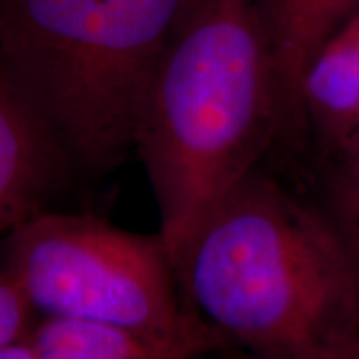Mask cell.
<instances>
[{
	"label": "cell",
	"instance_id": "1",
	"mask_svg": "<svg viewBox=\"0 0 359 359\" xmlns=\"http://www.w3.org/2000/svg\"><path fill=\"white\" fill-rule=\"evenodd\" d=\"M285 128L257 0H192L144 82L134 152L170 259Z\"/></svg>",
	"mask_w": 359,
	"mask_h": 359
},
{
	"label": "cell",
	"instance_id": "2",
	"mask_svg": "<svg viewBox=\"0 0 359 359\" xmlns=\"http://www.w3.org/2000/svg\"><path fill=\"white\" fill-rule=\"evenodd\" d=\"M174 271L186 309L248 358H294L359 335L349 238L257 170L202 219Z\"/></svg>",
	"mask_w": 359,
	"mask_h": 359
},
{
	"label": "cell",
	"instance_id": "3",
	"mask_svg": "<svg viewBox=\"0 0 359 359\" xmlns=\"http://www.w3.org/2000/svg\"><path fill=\"white\" fill-rule=\"evenodd\" d=\"M192 0H0V62L78 174L134 150L144 82Z\"/></svg>",
	"mask_w": 359,
	"mask_h": 359
},
{
	"label": "cell",
	"instance_id": "4",
	"mask_svg": "<svg viewBox=\"0 0 359 359\" xmlns=\"http://www.w3.org/2000/svg\"><path fill=\"white\" fill-rule=\"evenodd\" d=\"M2 266L36 316L150 337L210 332L184 306L160 233L144 236L88 214L44 210L4 236Z\"/></svg>",
	"mask_w": 359,
	"mask_h": 359
},
{
	"label": "cell",
	"instance_id": "5",
	"mask_svg": "<svg viewBox=\"0 0 359 359\" xmlns=\"http://www.w3.org/2000/svg\"><path fill=\"white\" fill-rule=\"evenodd\" d=\"M72 168L0 62V236L46 210Z\"/></svg>",
	"mask_w": 359,
	"mask_h": 359
},
{
	"label": "cell",
	"instance_id": "6",
	"mask_svg": "<svg viewBox=\"0 0 359 359\" xmlns=\"http://www.w3.org/2000/svg\"><path fill=\"white\" fill-rule=\"evenodd\" d=\"M210 332L150 337L100 323L39 316L25 334L0 346V359H196L219 349Z\"/></svg>",
	"mask_w": 359,
	"mask_h": 359
},
{
	"label": "cell",
	"instance_id": "7",
	"mask_svg": "<svg viewBox=\"0 0 359 359\" xmlns=\"http://www.w3.org/2000/svg\"><path fill=\"white\" fill-rule=\"evenodd\" d=\"M282 90L285 128L302 126V84L323 42L359 11V0H257Z\"/></svg>",
	"mask_w": 359,
	"mask_h": 359
},
{
	"label": "cell",
	"instance_id": "8",
	"mask_svg": "<svg viewBox=\"0 0 359 359\" xmlns=\"http://www.w3.org/2000/svg\"><path fill=\"white\" fill-rule=\"evenodd\" d=\"M330 148L359 130V11L323 42L302 84V124Z\"/></svg>",
	"mask_w": 359,
	"mask_h": 359
},
{
	"label": "cell",
	"instance_id": "9",
	"mask_svg": "<svg viewBox=\"0 0 359 359\" xmlns=\"http://www.w3.org/2000/svg\"><path fill=\"white\" fill-rule=\"evenodd\" d=\"M36 311L28 304L8 269L0 264V346L22 335L36 320Z\"/></svg>",
	"mask_w": 359,
	"mask_h": 359
},
{
	"label": "cell",
	"instance_id": "10",
	"mask_svg": "<svg viewBox=\"0 0 359 359\" xmlns=\"http://www.w3.org/2000/svg\"><path fill=\"white\" fill-rule=\"evenodd\" d=\"M335 156V192L351 218H359V130L332 148Z\"/></svg>",
	"mask_w": 359,
	"mask_h": 359
},
{
	"label": "cell",
	"instance_id": "11",
	"mask_svg": "<svg viewBox=\"0 0 359 359\" xmlns=\"http://www.w3.org/2000/svg\"><path fill=\"white\" fill-rule=\"evenodd\" d=\"M244 359H262V358H248ZM280 359H359V335L347 339L344 344H337L327 349H320L313 353H304V355H294V358H280Z\"/></svg>",
	"mask_w": 359,
	"mask_h": 359
},
{
	"label": "cell",
	"instance_id": "12",
	"mask_svg": "<svg viewBox=\"0 0 359 359\" xmlns=\"http://www.w3.org/2000/svg\"><path fill=\"white\" fill-rule=\"evenodd\" d=\"M349 244H351V250H353V256H355V262H358L359 268V231L355 238H349Z\"/></svg>",
	"mask_w": 359,
	"mask_h": 359
}]
</instances>
